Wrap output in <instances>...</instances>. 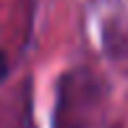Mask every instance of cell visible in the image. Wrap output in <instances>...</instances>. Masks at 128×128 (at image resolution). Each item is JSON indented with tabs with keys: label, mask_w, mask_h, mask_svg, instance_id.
<instances>
[{
	"label": "cell",
	"mask_w": 128,
	"mask_h": 128,
	"mask_svg": "<svg viewBox=\"0 0 128 128\" xmlns=\"http://www.w3.org/2000/svg\"><path fill=\"white\" fill-rule=\"evenodd\" d=\"M92 81H76V76H68L60 84V97H58V115H55V128H86L78 120V112L94 107L92 97Z\"/></svg>",
	"instance_id": "6da1fadb"
},
{
	"label": "cell",
	"mask_w": 128,
	"mask_h": 128,
	"mask_svg": "<svg viewBox=\"0 0 128 128\" xmlns=\"http://www.w3.org/2000/svg\"><path fill=\"white\" fill-rule=\"evenodd\" d=\"M8 76V58H5V52L0 50V81Z\"/></svg>",
	"instance_id": "7a4b0ae2"
}]
</instances>
